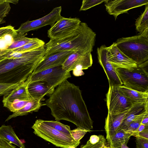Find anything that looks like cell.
Returning a JSON list of instances; mask_svg holds the SVG:
<instances>
[{
	"label": "cell",
	"mask_w": 148,
	"mask_h": 148,
	"mask_svg": "<svg viewBox=\"0 0 148 148\" xmlns=\"http://www.w3.org/2000/svg\"><path fill=\"white\" fill-rule=\"evenodd\" d=\"M57 121L70 122L77 128L91 131L93 121L78 86L66 80L58 86L45 102Z\"/></svg>",
	"instance_id": "cell-1"
},
{
	"label": "cell",
	"mask_w": 148,
	"mask_h": 148,
	"mask_svg": "<svg viewBox=\"0 0 148 148\" xmlns=\"http://www.w3.org/2000/svg\"><path fill=\"white\" fill-rule=\"evenodd\" d=\"M45 45L22 53L19 58L0 60V84H20L25 82L42 60Z\"/></svg>",
	"instance_id": "cell-2"
},
{
	"label": "cell",
	"mask_w": 148,
	"mask_h": 148,
	"mask_svg": "<svg viewBox=\"0 0 148 148\" xmlns=\"http://www.w3.org/2000/svg\"><path fill=\"white\" fill-rule=\"evenodd\" d=\"M96 34L85 23L70 35L57 39H50L45 44V55L59 51L86 50L92 52L95 45Z\"/></svg>",
	"instance_id": "cell-3"
},
{
	"label": "cell",
	"mask_w": 148,
	"mask_h": 148,
	"mask_svg": "<svg viewBox=\"0 0 148 148\" xmlns=\"http://www.w3.org/2000/svg\"><path fill=\"white\" fill-rule=\"evenodd\" d=\"M115 43L119 49L137 65L148 60V29L139 35L119 38Z\"/></svg>",
	"instance_id": "cell-4"
},
{
	"label": "cell",
	"mask_w": 148,
	"mask_h": 148,
	"mask_svg": "<svg viewBox=\"0 0 148 148\" xmlns=\"http://www.w3.org/2000/svg\"><path fill=\"white\" fill-rule=\"evenodd\" d=\"M31 128L35 135L57 147L75 148L80 143V141L75 140L72 136L54 129L42 119L36 120Z\"/></svg>",
	"instance_id": "cell-5"
},
{
	"label": "cell",
	"mask_w": 148,
	"mask_h": 148,
	"mask_svg": "<svg viewBox=\"0 0 148 148\" xmlns=\"http://www.w3.org/2000/svg\"><path fill=\"white\" fill-rule=\"evenodd\" d=\"M115 69L123 85L139 92H148V72L140 64L132 70Z\"/></svg>",
	"instance_id": "cell-6"
},
{
	"label": "cell",
	"mask_w": 148,
	"mask_h": 148,
	"mask_svg": "<svg viewBox=\"0 0 148 148\" xmlns=\"http://www.w3.org/2000/svg\"><path fill=\"white\" fill-rule=\"evenodd\" d=\"M91 52L88 51H75L67 58L62 65L66 71H73V75L79 76L84 74L83 70L91 66L93 60Z\"/></svg>",
	"instance_id": "cell-7"
},
{
	"label": "cell",
	"mask_w": 148,
	"mask_h": 148,
	"mask_svg": "<svg viewBox=\"0 0 148 148\" xmlns=\"http://www.w3.org/2000/svg\"><path fill=\"white\" fill-rule=\"evenodd\" d=\"M71 77L70 71H66L62 66L47 69L29 76L30 82L42 81L46 82L54 88L68 78Z\"/></svg>",
	"instance_id": "cell-8"
},
{
	"label": "cell",
	"mask_w": 148,
	"mask_h": 148,
	"mask_svg": "<svg viewBox=\"0 0 148 148\" xmlns=\"http://www.w3.org/2000/svg\"><path fill=\"white\" fill-rule=\"evenodd\" d=\"M106 96L108 114H116L126 112L133 105L117 86H109Z\"/></svg>",
	"instance_id": "cell-9"
},
{
	"label": "cell",
	"mask_w": 148,
	"mask_h": 148,
	"mask_svg": "<svg viewBox=\"0 0 148 148\" xmlns=\"http://www.w3.org/2000/svg\"><path fill=\"white\" fill-rule=\"evenodd\" d=\"M81 22L79 18L62 16L47 31L50 39H60L72 34L79 27Z\"/></svg>",
	"instance_id": "cell-10"
},
{
	"label": "cell",
	"mask_w": 148,
	"mask_h": 148,
	"mask_svg": "<svg viewBox=\"0 0 148 148\" xmlns=\"http://www.w3.org/2000/svg\"><path fill=\"white\" fill-rule=\"evenodd\" d=\"M61 6L56 7L48 14L38 19L27 21L22 23L16 30L17 33L21 35L32 30H34L46 25L52 26L62 16L61 13Z\"/></svg>",
	"instance_id": "cell-11"
},
{
	"label": "cell",
	"mask_w": 148,
	"mask_h": 148,
	"mask_svg": "<svg viewBox=\"0 0 148 148\" xmlns=\"http://www.w3.org/2000/svg\"><path fill=\"white\" fill-rule=\"evenodd\" d=\"M104 2L106 10L116 20L119 15L130 9L148 4V0H106Z\"/></svg>",
	"instance_id": "cell-12"
},
{
	"label": "cell",
	"mask_w": 148,
	"mask_h": 148,
	"mask_svg": "<svg viewBox=\"0 0 148 148\" xmlns=\"http://www.w3.org/2000/svg\"><path fill=\"white\" fill-rule=\"evenodd\" d=\"M107 47L102 45L97 49L98 61L107 76L109 86L119 87L123 85L115 69L108 61L107 56Z\"/></svg>",
	"instance_id": "cell-13"
},
{
	"label": "cell",
	"mask_w": 148,
	"mask_h": 148,
	"mask_svg": "<svg viewBox=\"0 0 148 148\" xmlns=\"http://www.w3.org/2000/svg\"><path fill=\"white\" fill-rule=\"evenodd\" d=\"M107 56L109 62L114 68H122L132 70L137 65L123 53L117 47L115 42L107 47Z\"/></svg>",
	"instance_id": "cell-14"
},
{
	"label": "cell",
	"mask_w": 148,
	"mask_h": 148,
	"mask_svg": "<svg viewBox=\"0 0 148 148\" xmlns=\"http://www.w3.org/2000/svg\"><path fill=\"white\" fill-rule=\"evenodd\" d=\"M75 51H59L45 55L32 74H34L46 69L62 66L69 56Z\"/></svg>",
	"instance_id": "cell-15"
},
{
	"label": "cell",
	"mask_w": 148,
	"mask_h": 148,
	"mask_svg": "<svg viewBox=\"0 0 148 148\" xmlns=\"http://www.w3.org/2000/svg\"><path fill=\"white\" fill-rule=\"evenodd\" d=\"M30 82L29 76L24 82L19 84L8 95H4L2 102H13L15 100H28L32 98L28 90V86Z\"/></svg>",
	"instance_id": "cell-16"
},
{
	"label": "cell",
	"mask_w": 148,
	"mask_h": 148,
	"mask_svg": "<svg viewBox=\"0 0 148 148\" xmlns=\"http://www.w3.org/2000/svg\"><path fill=\"white\" fill-rule=\"evenodd\" d=\"M54 88L42 81L30 82L28 86V92L31 97L42 99L46 95L51 94Z\"/></svg>",
	"instance_id": "cell-17"
},
{
	"label": "cell",
	"mask_w": 148,
	"mask_h": 148,
	"mask_svg": "<svg viewBox=\"0 0 148 148\" xmlns=\"http://www.w3.org/2000/svg\"><path fill=\"white\" fill-rule=\"evenodd\" d=\"M128 111L116 114H108L104 127L108 142L119 129Z\"/></svg>",
	"instance_id": "cell-18"
},
{
	"label": "cell",
	"mask_w": 148,
	"mask_h": 148,
	"mask_svg": "<svg viewBox=\"0 0 148 148\" xmlns=\"http://www.w3.org/2000/svg\"><path fill=\"white\" fill-rule=\"evenodd\" d=\"M147 109L148 102L133 104L127 112L119 129L125 130L136 116Z\"/></svg>",
	"instance_id": "cell-19"
},
{
	"label": "cell",
	"mask_w": 148,
	"mask_h": 148,
	"mask_svg": "<svg viewBox=\"0 0 148 148\" xmlns=\"http://www.w3.org/2000/svg\"><path fill=\"white\" fill-rule=\"evenodd\" d=\"M119 89L124 96L133 105L148 102V92H142L134 90L122 85Z\"/></svg>",
	"instance_id": "cell-20"
},
{
	"label": "cell",
	"mask_w": 148,
	"mask_h": 148,
	"mask_svg": "<svg viewBox=\"0 0 148 148\" xmlns=\"http://www.w3.org/2000/svg\"><path fill=\"white\" fill-rule=\"evenodd\" d=\"M41 99L32 98L30 101L22 109L9 116L5 121L11 119L18 116H22L28 114L33 112H37L42 105Z\"/></svg>",
	"instance_id": "cell-21"
},
{
	"label": "cell",
	"mask_w": 148,
	"mask_h": 148,
	"mask_svg": "<svg viewBox=\"0 0 148 148\" xmlns=\"http://www.w3.org/2000/svg\"><path fill=\"white\" fill-rule=\"evenodd\" d=\"M0 138L6 140L11 143L17 146L19 148H25L11 125H3L0 127Z\"/></svg>",
	"instance_id": "cell-22"
},
{
	"label": "cell",
	"mask_w": 148,
	"mask_h": 148,
	"mask_svg": "<svg viewBox=\"0 0 148 148\" xmlns=\"http://www.w3.org/2000/svg\"><path fill=\"white\" fill-rule=\"evenodd\" d=\"M131 136L124 130L118 129L108 142L110 148H121L122 144L128 143Z\"/></svg>",
	"instance_id": "cell-23"
},
{
	"label": "cell",
	"mask_w": 148,
	"mask_h": 148,
	"mask_svg": "<svg viewBox=\"0 0 148 148\" xmlns=\"http://www.w3.org/2000/svg\"><path fill=\"white\" fill-rule=\"evenodd\" d=\"M106 139L101 135L91 136L86 144L80 148H102L106 145Z\"/></svg>",
	"instance_id": "cell-24"
},
{
	"label": "cell",
	"mask_w": 148,
	"mask_h": 148,
	"mask_svg": "<svg viewBox=\"0 0 148 148\" xmlns=\"http://www.w3.org/2000/svg\"><path fill=\"white\" fill-rule=\"evenodd\" d=\"M45 44L42 40L38 38H34L32 41L24 46L12 50V51L17 53H24L39 48Z\"/></svg>",
	"instance_id": "cell-25"
},
{
	"label": "cell",
	"mask_w": 148,
	"mask_h": 148,
	"mask_svg": "<svg viewBox=\"0 0 148 148\" xmlns=\"http://www.w3.org/2000/svg\"><path fill=\"white\" fill-rule=\"evenodd\" d=\"M145 5L144 11L135 23L136 29L140 34L148 29V4Z\"/></svg>",
	"instance_id": "cell-26"
},
{
	"label": "cell",
	"mask_w": 148,
	"mask_h": 148,
	"mask_svg": "<svg viewBox=\"0 0 148 148\" xmlns=\"http://www.w3.org/2000/svg\"><path fill=\"white\" fill-rule=\"evenodd\" d=\"M18 0H0V25L5 23V19L11 10L10 3L16 4Z\"/></svg>",
	"instance_id": "cell-27"
},
{
	"label": "cell",
	"mask_w": 148,
	"mask_h": 148,
	"mask_svg": "<svg viewBox=\"0 0 148 148\" xmlns=\"http://www.w3.org/2000/svg\"><path fill=\"white\" fill-rule=\"evenodd\" d=\"M18 34L16 30L0 37V51L7 49L13 42L15 37Z\"/></svg>",
	"instance_id": "cell-28"
},
{
	"label": "cell",
	"mask_w": 148,
	"mask_h": 148,
	"mask_svg": "<svg viewBox=\"0 0 148 148\" xmlns=\"http://www.w3.org/2000/svg\"><path fill=\"white\" fill-rule=\"evenodd\" d=\"M46 124L54 129L62 133L71 136L70 126L65 125L58 121L44 120Z\"/></svg>",
	"instance_id": "cell-29"
},
{
	"label": "cell",
	"mask_w": 148,
	"mask_h": 148,
	"mask_svg": "<svg viewBox=\"0 0 148 148\" xmlns=\"http://www.w3.org/2000/svg\"><path fill=\"white\" fill-rule=\"evenodd\" d=\"M34 38H29L25 35H21L18 34L15 37L13 42L7 49L12 50L21 47L32 41Z\"/></svg>",
	"instance_id": "cell-30"
},
{
	"label": "cell",
	"mask_w": 148,
	"mask_h": 148,
	"mask_svg": "<svg viewBox=\"0 0 148 148\" xmlns=\"http://www.w3.org/2000/svg\"><path fill=\"white\" fill-rule=\"evenodd\" d=\"M31 99L25 101L16 100L12 103L4 102L3 103V104L4 107L7 108L10 111L14 113L24 107Z\"/></svg>",
	"instance_id": "cell-31"
},
{
	"label": "cell",
	"mask_w": 148,
	"mask_h": 148,
	"mask_svg": "<svg viewBox=\"0 0 148 148\" xmlns=\"http://www.w3.org/2000/svg\"><path fill=\"white\" fill-rule=\"evenodd\" d=\"M106 0H83L79 11H85L104 2Z\"/></svg>",
	"instance_id": "cell-32"
},
{
	"label": "cell",
	"mask_w": 148,
	"mask_h": 148,
	"mask_svg": "<svg viewBox=\"0 0 148 148\" xmlns=\"http://www.w3.org/2000/svg\"><path fill=\"white\" fill-rule=\"evenodd\" d=\"M19 85L0 84V96L8 94Z\"/></svg>",
	"instance_id": "cell-33"
},
{
	"label": "cell",
	"mask_w": 148,
	"mask_h": 148,
	"mask_svg": "<svg viewBox=\"0 0 148 148\" xmlns=\"http://www.w3.org/2000/svg\"><path fill=\"white\" fill-rule=\"evenodd\" d=\"M91 131L89 130L77 128L71 131V134L74 139L77 141H80V140L86 133Z\"/></svg>",
	"instance_id": "cell-34"
},
{
	"label": "cell",
	"mask_w": 148,
	"mask_h": 148,
	"mask_svg": "<svg viewBox=\"0 0 148 148\" xmlns=\"http://www.w3.org/2000/svg\"><path fill=\"white\" fill-rule=\"evenodd\" d=\"M136 138V148H148V139L138 136Z\"/></svg>",
	"instance_id": "cell-35"
},
{
	"label": "cell",
	"mask_w": 148,
	"mask_h": 148,
	"mask_svg": "<svg viewBox=\"0 0 148 148\" xmlns=\"http://www.w3.org/2000/svg\"><path fill=\"white\" fill-rule=\"evenodd\" d=\"M15 30L14 27L11 25L0 27V37Z\"/></svg>",
	"instance_id": "cell-36"
},
{
	"label": "cell",
	"mask_w": 148,
	"mask_h": 148,
	"mask_svg": "<svg viewBox=\"0 0 148 148\" xmlns=\"http://www.w3.org/2000/svg\"><path fill=\"white\" fill-rule=\"evenodd\" d=\"M0 148H16L15 146L6 140L0 138Z\"/></svg>",
	"instance_id": "cell-37"
},
{
	"label": "cell",
	"mask_w": 148,
	"mask_h": 148,
	"mask_svg": "<svg viewBox=\"0 0 148 148\" xmlns=\"http://www.w3.org/2000/svg\"><path fill=\"white\" fill-rule=\"evenodd\" d=\"M12 50L7 49L0 51V60L7 58L12 52Z\"/></svg>",
	"instance_id": "cell-38"
},
{
	"label": "cell",
	"mask_w": 148,
	"mask_h": 148,
	"mask_svg": "<svg viewBox=\"0 0 148 148\" xmlns=\"http://www.w3.org/2000/svg\"><path fill=\"white\" fill-rule=\"evenodd\" d=\"M137 136L148 139V126L139 133L135 137Z\"/></svg>",
	"instance_id": "cell-39"
},
{
	"label": "cell",
	"mask_w": 148,
	"mask_h": 148,
	"mask_svg": "<svg viewBox=\"0 0 148 148\" xmlns=\"http://www.w3.org/2000/svg\"><path fill=\"white\" fill-rule=\"evenodd\" d=\"M147 126H146L144 124H141L137 130L131 134V136L136 137L139 133L143 131Z\"/></svg>",
	"instance_id": "cell-40"
},
{
	"label": "cell",
	"mask_w": 148,
	"mask_h": 148,
	"mask_svg": "<svg viewBox=\"0 0 148 148\" xmlns=\"http://www.w3.org/2000/svg\"><path fill=\"white\" fill-rule=\"evenodd\" d=\"M141 124L148 126V114L146 115L143 119Z\"/></svg>",
	"instance_id": "cell-41"
},
{
	"label": "cell",
	"mask_w": 148,
	"mask_h": 148,
	"mask_svg": "<svg viewBox=\"0 0 148 148\" xmlns=\"http://www.w3.org/2000/svg\"><path fill=\"white\" fill-rule=\"evenodd\" d=\"M127 143H124L121 145V148H130L127 146Z\"/></svg>",
	"instance_id": "cell-42"
},
{
	"label": "cell",
	"mask_w": 148,
	"mask_h": 148,
	"mask_svg": "<svg viewBox=\"0 0 148 148\" xmlns=\"http://www.w3.org/2000/svg\"><path fill=\"white\" fill-rule=\"evenodd\" d=\"M102 148H110V147L109 146H108L107 145H106Z\"/></svg>",
	"instance_id": "cell-43"
}]
</instances>
